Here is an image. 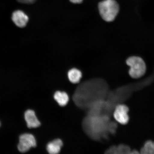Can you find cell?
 <instances>
[{"mask_svg":"<svg viewBox=\"0 0 154 154\" xmlns=\"http://www.w3.org/2000/svg\"><path fill=\"white\" fill-rule=\"evenodd\" d=\"M13 22L17 26L23 28L26 26L28 22V17L22 11L18 10L14 11L12 15Z\"/></svg>","mask_w":154,"mask_h":154,"instance_id":"obj_6","label":"cell"},{"mask_svg":"<svg viewBox=\"0 0 154 154\" xmlns=\"http://www.w3.org/2000/svg\"><path fill=\"white\" fill-rule=\"evenodd\" d=\"M63 142L60 138H55L48 142L46 146V149L50 154H57L60 152L63 147Z\"/></svg>","mask_w":154,"mask_h":154,"instance_id":"obj_7","label":"cell"},{"mask_svg":"<svg viewBox=\"0 0 154 154\" xmlns=\"http://www.w3.org/2000/svg\"><path fill=\"white\" fill-rule=\"evenodd\" d=\"M36 145L37 142L33 135L25 133L20 135L19 136L18 149L21 152H26L32 148L36 147Z\"/></svg>","mask_w":154,"mask_h":154,"instance_id":"obj_3","label":"cell"},{"mask_svg":"<svg viewBox=\"0 0 154 154\" xmlns=\"http://www.w3.org/2000/svg\"><path fill=\"white\" fill-rule=\"evenodd\" d=\"M126 63L130 67L128 73L132 78H140L145 74L146 65L142 57L136 56L128 57L126 59Z\"/></svg>","mask_w":154,"mask_h":154,"instance_id":"obj_2","label":"cell"},{"mask_svg":"<svg viewBox=\"0 0 154 154\" xmlns=\"http://www.w3.org/2000/svg\"><path fill=\"white\" fill-rule=\"evenodd\" d=\"M128 108L126 105H118L115 108L113 114V117L115 120L120 124H126L129 120L128 114Z\"/></svg>","mask_w":154,"mask_h":154,"instance_id":"obj_4","label":"cell"},{"mask_svg":"<svg viewBox=\"0 0 154 154\" xmlns=\"http://www.w3.org/2000/svg\"><path fill=\"white\" fill-rule=\"evenodd\" d=\"M131 152L128 146L121 145L118 147H116L115 153H129Z\"/></svg>","mask_w":154,"mask_h":154,"instance_id":"obj_11","label":"cell"},{"mask_svg":"<svg viewBox=\"0 0 154 154\" xmlns=\"http://www.w3.org/2000/svg\"><path fill=\"white\" fill-rule=\"evenodd\" d=\"M53 98L59 106L64 107L69 103V96L67 92L60 90L56 91L53 95Z\"/></svg>","mask_w":154,"mask_h":154,"instance_id":"obj_8","label":"cell"},{"mask_svg":"<svg viewBox=\"0 0 154 154\" xmlns=\"http://www.w3.org/2000/svg\"><path fill=\"white\" fill-rule=\"evenodd\" d=\"M102 18L107 22H112L116 18L119 11L118 4L115 0H104L98 5Z\"/></svg>","mask_w":154,"mask_h":154,"instance_id":"obj_1","label":"cell"},{"mask_svg":"<svg viewBox=\"0 0 154 154\" xmlns=\"http://www.w3.org/2000/svg\"><path fill=\"white\" fill-rule=\"evenodd\" d=\"M68 79L71 83L76 84L79 82L82 77V73L79 69L73 68L67 73Z\"/></svg>","mask_w":154,"mask_h":154,"instance_id":"obj_9","label":"cell"},{"mask_svg":"<svg viewBox=\"0 0 154 154\" xmlns=\"http://www.w3.org/2000/svg\"><path fill=\"white\" fill-rule=\"evenodd\" d=\"M83 0H70V1L72 3L75 4L81 3L82 2Z\"/></svg>","mask_w":154,"mask_h":154,"instance_id":"obj_13","label":"cell"},{"mask_svg":"<svg viewBox=\"0 0 154 154\" xmlns=\"http://www.w3.org/2000/svg\"><path fill=\"white\" fill-rule=\"evenodd\" d=\"M143 154H154V142L149 140L146 142L140 150Z\"/></svg>","mask_w":154,"mask_h":154,"instance_id":"obj_10","label":"cell"},{"mask_svg":"<svg viewBox=\"0 0 154 154\" xmlns=\"http://www.w3.org/2000/svg\"><path fill=\"white\" fill-rule=\"evenodd\" d=\"M1 126V122H0V127Z\"/></svg>","mask_w":154,"mask_h":154,"instance_id":"obj_15","label":"cell"},{"mask_svg":"<svg viewBox=\"0 0 154 154\" xmlns=\"http://www.w3.org/2000/svg\"><path fill=\"white\" fill-rule=\"evenodd\" d=\"M24 118L27 126L29 128H36L41 125V123L38 120L35 111L29 109L25 111Z\"/></svg>","mask_w":154,"mask_h":154,"instance_id":"obj_5","label":"cell"},{"mask_svg":"<svg viewBox=\"0 0 154 154\" xmlns=\"http://www.w3.org/2000/svg\"><path fill=\"white\" fill-rule=\"evenodd\" d=\"M130 153H132V154H137V153H139V152H138L137 151H136V150H134L133 151H131Z\"/></svg>","mask_w":154,"mask_h":154,"instance_id":"obj_14","label":"cell"},{"mask_svg":"<svg viewBox=\"0 0 154 154\" xmlns=\"http://www.w3.org/2000/svg\"><path fill=\"white\" fill-rule=\"evenodd\" d=\"M19 2L25 4H31L34 2L36 0H17Z\"/></svg>","mask_w":154,"mask_h":154,"instance_id":"obj_12","label":"cell"}]
</instances>
